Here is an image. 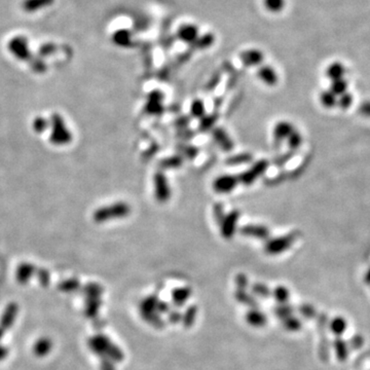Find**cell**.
<instances>
[{
  "mask_svg": "<svg viewBox=\"0 0 370 370\" xmlns=\"http://www.w3.org/2000/svg\"><path fill=\"white\" fill-rule=\"evenodd\" d=\"M83 292H84L86 298H99L103 292V289L100 285L90 283V284H87L86 286H84Z\"/></svg>",
  "mask_w": 370,
  "mask_h": 370,
  "instance_id": "cell-24",
  "label": "cell"
},
{
  "mask_svg": "<svg viewBox=\"0 0 370 370\" xmlns=\"http://www.w3.org/2000/svg\"><path fill=\"white\" fill-rule=\"evenodd\" d=\"M292 308L286 303V304H279V306L275 308V314L278 317H281L282 319H285L289 316H291Z\"/></svg>",
  "mask_w": 370,
  "mask_h": 370,
  "instance_id": "cell-32",
  "label": "cell"
},
{
  "mask_svg": "<svg viewBox=\"0 0 370 370\" xmlns=\"http://www.w3.org/2000/svg\"><path fill=\"white\" fill-rule=\"evenodd\" d=\"M295 239L294 234H288L283 235L280 237L270 238L267 240L264 247V251L269 255H276L279 253H282L290 248V246L293 244Z\"/></svg>",
  "mask_w": 370,
  "mask_h": 370,
  "instance_id": "cell-3",
  "label": "cell"
},
{
  "mask_svg": "<svg viewBox=\"0 0 370 370\" xmlns=\"http://www.w3.org/2000/svg\"><path fill=\"white\" fill-rule=\"evenodd\" d=\"M191 114L194 117H203L205 116V106L203 103L200 100H195L192 104H191V108H190Z\"/></svg>",
  "mask_w": 370,
  "mask_h": 370,
  "instance_id": "cell-30",
  "label": "cell"
},
{
  "mask_svg": "<svg viewBox=\"0 0 370 370\" xmlns=\"http://www.w3.org/2000/svg\"><path fill=\"white\" fill-rule=\"evenodd\" d=\"M169 319H170L171 322L177 323V322H179V321L182 320V316H181L178 311H174V312H171V313H170Z\"/></svg>",
  "mask_w": 370,
  "mask_h": 370,
  "instance_id": "cell-42",
  "label": "cell"
},
{
  "mask_svg": "<svg viewBox=\"0 0 370 370\" xmlns=\"http://www.w3.org/2000/svg\"><path fill=\"white\" fill-rule=\"evenodd\" d=\"M213 137L215 138L216 142L225 150V151H229L232 149L233 144L231 139L228 137V135L225 133L224 130L222 128H216L213 133Z\"/></svg>",
  "mask_w": 370,
  "mask_h": 370,
  "instance_id": "cell-16",
  "label": "cell"
},
{
  "mask_svg": "<svg viewBox=\"0 0 370 370\" xmlns=\"http://www.w3.org/2000/svg\"><path fill=\"white\" fill-rule=\"evenodd\" d=\"M334 348H335L336 356L340 361H343V360H345L347 358V356H348V345L344 340H342L340 338H337V340L334 343Z\"/></svg>",
  "mask_w": 370,
  "mask_h": 370,
  "instance_id": "cell-23",
  "label": "cell"
},
{
  "mask_svg": "<svg viewBox=\"0 0 370 370\" xmlns=\"http://www.w3.org/2000/svg\"><path fill=\"white\" fill-rule=\"evenodd\" d=\"M101 370H114L112 362H110V360L107 358H103L101 363Z\"/></svg>",
  "mask_w": 370,
  "mask_h": 370,
  "instance_id": "cell-39",
  "label": "cell"
},
{
  "mask_svg": "<svg viewBox=\"0 0 370 370\" xmlns=\"http://www.w3.org/2000/svg\"><path fill=\"white\" fill-rule=\"evenodd\" d=\"M35 271L34 265L30 263H23L17 267L16 270V280L20 284H26L30 280V278L33 275Z\"/></svg>",
  "mask_w": 370,
  "mask_h": 370,
  "instance_id": "cell-15",
  "label": "cell"
},
{
  "mask_svg": "<svg viewBox=\"0 0 370 370\" xmlns=\"http://www.w3.org/2000/svg\"><path fill=\"white\" fill-rule=\"evenodd\" d=\"M162 97L158 92H153L149 97V102L146 106V109L150 113H159L162 110L161 107V99Z\"/></svg>",
  "mask_w": 370,
  "mask_h": 370,
  "instance_id": "cell-19",
  "label": "cell"
},
{
  "mask_svg": "<svg viewBox=\"0 0 370 370\" xmlns=\"http://www.w3.org/2000/svg\"><path fill=\"white\" fill-rule=\"evenodd\" d=\"M301 141H302L301 136H300V134H299L298 132H296V131H293V132L291 133V135L288 137V144H289V146H290L291 149H296V148H298L299 145L301 144Z\"/></svg>",
  "mask_w": 370,
  "mask_h": 370,
  "instance_id": "cell-31",
  "label": "cell"
},
{
  "mask_svg": "<svg viewBox=\"0 0 370 370\" xmlns=\"http://www.w3.org/2000/svg\"><path fill=\"white\" fill-rule=\"evenodd\" d=\"M130 212H131V208L126 202L118 201L108 207H103L98 209L94 213V220L98 223H102L106 220L126 217L130 214Z\"/></svg>",
  "mask_w": 370,
  "mask_h": 370,
  "instance_id": "cell-2",
  "label": "cell"
},
{
  "mask_svg": "<svg viewBox=\"0 0 370 370\" xmlns=\"http://www.w3.org/2000/svg\"><path fill=\"white\" fill-rule=\"evenodd\" d=\"M38 279H39V282L42 286H47L48 283H49V273L47 270L45 269H40L38 270Z\"/></svg>",
  "mask_w": 370,
  "mask_h": 370,
  "instance_id": "cell-36",
  "label": "cell"
},
{
  "mask_svg": "<svg viewBox=\"0 0 370 370\" xmlns=\"http://www.w3.org/2000/svg\"><path fill=\"white\" fill-rule=\"evenodd\" d=\"M346 88H347V82L346 80H344L343 78L340 79H336L333 80L330 86V90L336 96V95H342L344 92H346Z\"/></svg>",
  "mask_w": 370,
  "mask_h": 370,
  "instance_id": "cell-26",
  "label": "cell"
},
{
  "mask_svg": "<svg viewBox=\"0 0 370 370\" xmlns=\"http://www.w3.org/2000/svg\"><path fill=\"white\" fill-rule=\"evenodd\" d=\"M52 340L50 339V338H48V337H41V338H39L36 342H35V344H34V346H33V353L35 354V356H37V357H40V358H42V357H45V356H47L49 353H50V350L52 349Z\"/></svg>",
  "mask_w": 370,
  "mask_h": 370,
  "instance_id": "cell-12",
  "label": "cell"
},
{
  "mask_svg": "<svg viewBox=\"0 0 370 370\" xmlns=\"http://www.w3.org/2000/svg\"><path fill=\"white\" fill-rule=\"evenodd\" d=\"M196 316V310L194 307H190L187 309V311L185 312V314L183 316V323L186 325V326H190L193 321H194V318Z\"/></svg>",
  "mask_w": 370,
  "mask_h": 370,
  "instance_id": "cell-34",
  "label": "cell"
},
{
  "mask_svg": "<svg viewBox=\"0 0 370 370\" xmlns=\"http://www.w3.org/2000/svg\"><path fill=\"white\" fill-rule=\"evenodd\" d=\"M100 304H101V301L99 298H86L85 308H84L85 314L89 318L95 317L100 307Z\"/></svg>",
  "mask_w": 370,
  "mask_h": 370,
  "instance_id": "cell-22",
  "label": "cell"
},
{
  "mask_svg": "<svg viewBox=\"0 0 370 370\" xmlns=\"http://www.w3.org/2000/svg\"><path fill=\"white\" fill-rule=\"evenodd\" d=\"M293 131V125L290 122L280 121L273 128V137L275 141H283L285 139H288V137Z\"/></svg>",
  "mask_w": 370,
  "mask_h": 370,
  "instance_id": "cell-13",
  "label": "cell"
},
{
  "mask_svg": "<svg viewBox=\"0 0 370 370\" xmlns=\"http://www.w3.org/2000/svg\"><path fill=\"white\" fill-rule=\"evenodd\" d=\"M54 127L51 140L57 144L68 143L71 140V135L65 127L63 120L59 116H54Z\"/></svg>",
  "mask_w": 370,
  "mask_h": 370,
  "instance_id": "cell-8",
  "label": "cell"
},
{
  "mask_svg": "<svg viewBox=\"0 0 370 370\" xmlns=\"http://www.w3.org/2000/svg\"><path fill=\"white\" fill-rule=\"evenodd\" d=\"M8 355V348L2 344H0V361L5 359Z\"/></svg>",
  "mask_w": 370,
  "mask_h": 370,
  "instance_id": "cell-44",
  "label": "cell"
},
{
  "mask_svg": "<svg viewBox=\"0 0 370 370\" xmlns=\"http://www.w3.org/2000/svg\"><path fill=\"white\" fill-rule=\"evenodd\" d=\"M4 332H5V330H4L2 327H0V340L2 339V337H3V335H4Z\"/></svg>",
  "mask_w": 370,
  "mask_h": 370,
  "instance_id": "cell-46",
  "label": "cell"
},
{
  "mask_svg": "<svg viewBox=\"0 0 370 370\" xmlns=\"http://www.w3.org/2000/svg\"><path fill=\"white\" fill-rule=\"evenodd\" d=\"M252 291L255 295L259 296V297H268L270 294H271V291L267 288V286L263 285V284H260V283H257V284H254L252 286Z\"/></svg>",
  "mask_w": 370,
  "mask_h": 370,
  "instance_id": "cell-29",
  "label": "cell"
},
{
  "mask_svg": "<svg viewBox=\"0 0 370 370\" xmlns=\"http://www.w3.org/2000/svg\"><path fill=\"white\" fill-rule=\"evenodd\" d=\"M271 294L279 304H286L290 298V291L285 286H276L271 291Z\"/></svg>",
  "mask_w": 370,
  "mask_h": 370,
  "instance_id": "cell-18",
  "label": "cell"
},
{
  "mask_svg": "<svg viewBox=\"0 0 370 370\" xmlns=\"http://www.w3.org/2000/svg\"><path fill=\"white\" fill-rule=\"evenodd\" d=\"M258 75L261 78V80L264 81L268 85H274L278 81L275 72L269 67H263L262 69H260V71L258 72Z\"/></svg>",
  "mask_w": 370,
  "mask_h": 370,
  "instance_id": "cell-21",
  "label": "cell"
},
{
  "mask_svg": "<svg viewBox=\"0 0 370 370\" xmlns=\"http://www.w3.org/2000/svg\"><path fill=\"white\" fill-rule=\"evenodd\" d=\"M79 287V282L77 279H69L60 283L59 289L63 292H72L77 290Z\"/></svg>",
  "mask_w": 370,
  "mask_h": 370,
  "instance_id": "cell-27",
  "label": "cell"
},
{
  "mask_svg": "<svg viewBox=\"0 0 370 370\" xmlns=\"http://www.w3.org/2000/svg\"><path fill=\"white\" fill-rule=\"evenodd\" d=\"M191 291L187 287L177 288L172 291V301L176 306H182L190 297Z\"/></svg>",
  "mask_w": 370,
  "mask_h": 370,
  "instance_id": "cell-14",
  "label": "cell"
},
{
  "mask_svg": "<svg viewBox=\"0 0 370 370\" xmlns=\"http://www.w3.org/2000/svg\"><path fill=\"white\" fill-rule=\"evenodd\" d=\"M250 160H251V155L240 154V155H235V156L229 158L227 162H229L231 164H237V163H243V162H247Z\"/></svg>",
  "mask_w": 370,
  "mask_h": 370,
  "instance_id": "cell-35",
  "label": "cell"
},
{
  "mask_svg": "<svg viewBox=\"0 0 370 370\" xmlns=\"http://www.w3.org/2000/svg\"><path fill=\"white\" fill-rule=\"evenodd\" d=\"M364 279H365V282H366L367 284H370V268L366 271Z\"/></svg>",
  "mask_w": 370,
  "mask_h": 370,
  "instance_id": "cell-45",
  "label": "cell"
},
{
  "mask_svg": "<svg viewBox=\"0 0 370 370\" xmlns=\"http://www.w3.org/2000/svg\"><path fill=\"white\" fill-rule=\"evenodd\" d=\"M360 111L363 114H365L367 116H370V102H366V103L362 104L361 107H360Z\"/></svg>",
  "mask_w": 370,
  "mask_h": 370,
  "instance_id": "cell-41",
  "label": "cell"
},
{
  "mask_svg": "<svg viewBox=\"0 0 370 370\" xmlns=\"http://www.w3.org/2000/svg\"><path fill=\"white\" fill-rule=\"evenodd\" d=\"M268 161L265 159L257 161L254 165H252L249 170L245 171L243 174H240L238 178V182L245 184V185H251L258 179L267 169Z\"/></svg>",
  "mask_w": 370,
  "mask_h": 370,
  "instance_id": "cell-4",
  "label": "cell"
},
{
  "mask_svg": "<svg viewBox=\"0 0 370 370\" xmlns=\"http://www.w3.org/2000/svg\"><path fill=\"white\" fill-rule=\"evenodd\" d=\"M346 328H347V322L342 317H335L330 322V329L336 336L342 335L346 331Z\"/></svg>",
  "mask_w": 370,
  "mask_h": 370,
  "instance_id": "cell-17",
  "label": "cell"
},
{
  "mask_svg": "<svg viewBox=\"0 0 370 370\" xmlns=\"http://www.w3.org/2000/svg\"><path fill=\"white\" fill-rule=\"evenodd\" d=\"M88 347L98 356L103 358H109L113 361H119L122 359V354L118 347L111 343L108 337L103 334L91 336L87 341Z\"/></svg>",
  "mask_w": 370,
  "mask_h": 370,
  "instance_id": "cell-1",
  "label": "cell"
},
{
  "mask_svg": "<svg viewBox=\"0 0 370 370\" xmlns=\"http://www.w3.org/2000/svg\"><path fill=\"white\" fill-rule=\"evenodd\" d=\"M266 5L271 10H280L284 5V0H266Z\"/></svg>",
  "mask_w": 370,
  "mask_h": 370,
  "instance_id": "cell-37",
  "label": "cell"
},
{
  "mask_svg": "<svg viewBox=\"0 0 370 370\" xmlns=\"http://www.w3.org/2000/svg\"><path fill=\"white\" fill-rule=\"evenodd\" d=\"M320 101L326 108H332L337 103L335 95L330 89L329 90H324L323 92H321Z\"/></svg>",
  "mask_w": 370,
  "mask_h": 370,
  "instance_id": "cell-25",
  "label": "cell"
},
{
  "mask_svg": "<svg viewBox=\"0 0 370 370\" xmlns=\"http://www.w3.org/2000/svg\"><path fill=\"white\" fill-rule=\"evenodd\" d=\"M343 74H344V68H343L342 64L337 63V62L331 64L326 70L327 77L330 78L332 81L342 78Z\"/></svg>",
  "mask_w": 370,
  "mask_h": 370,
  "instance_id": "cell-20",
  "label": "cell"
},
{
  "mask_svg": "<svg viewBox=\"0 0 370 370\" xmlns=\"http://www.w3.org/2000/svg\"><path fill=\"white\" fill-rule=\"evenodd\" d=\"M213 118L212 117H210V116H203V118H202V120H201V126H202V128H208V127H210L211 125H212V123H213Z\"/></svg>",
  "mask_w": 370,
  "mask_h": 370,
  "instance_id": "cell-40",
  "label": "cell"
},
{
  "mask_svg": "<svg viewBox=\"0 0 370 370\" xmlns=\"http://www.w3.org/2000/svg\"><path fill=\"white\" fill-rule=\"evenodd\" d=\"M17 312H18V305L16 303L11 302L7 304L0 318V327H2L4 330L9 329L13 325Z\"/></svg>",
  "mask_w": 370,
  "mask_h": 370,
  "instance_id": "cell-9",
  "label": "cell"
},
{
  "mask_svg": "<svg viewBox=\"0 0 370 370\" xmlns=\"http://www.w3.org/2000/svg\"><path fill=\"white\" fill-rule=\"evenodd\" d=\"M46 122H45V120L43 119V118H39V119H37L36 121H35V128L36 130H38V131H43L44 128H45V124Z\"/></svg>",
  "mask_w": 370,
  "mask_h": 370,
  "instance_id": "cell-43",
  "label": "cell"
},
{
  "mask_svg": "<svg viewBox=\"0 0 370 370\" xmlns=\"http://www.w3.org/2000/svg\"><path fill=\"white\" fill-rule=\"evenodd\" d=\"M238 183V178L232 175H221L213 182V190L218 193H228L232 191Z\"/></svg>",
  "mask_w": 370,
  "mask_h": 370,
  "instance_id": "cell-7",
  "label": "cell"
},
{
  "mask_svg": "<svg viewBox=\"0 0 370 370\" xmlns=\"http://www.w3.org/2000/svg\"><path fill=\"white\" fill-rule=\"evenodd\" d=\"M245 320L246 323H248L250 326L255 327V328H260L266 325L267 323V317L266 314L261 311L258 308H250L246 314H245Z\"/></svg>",
  "mask_w": 370,
  "mask_h": 370,
  "instance_id": "cell-10",
  "label": "cell"
},
{
  "mask_svg": "<svg viewBox=\"0 0 370 370\" xmlns=\"http://www.w3.org/2000/svg\"><path fill=\"white\" fill-rule=\"evenodd\" d=\"M351 102H353V98H351L350 94L344 92V94L340 95V98L338 99L337 103L342 109H346V108H348L350 106Z\"/></svg>",
  "mask_w": 370,
  "mask_h": 370,
  "instance_id": "cell-33",
  "label": "cell"
},
{
  "mask_svg": "<svg viewBox=\"0 0 370 370\" xmlns=\"http://www.w3.org/2000/svg\"><path fill=\"white\" fill-rule=\"evenodd\" d=\"M238 217H239V213L237 211H232L221 219V221L219 222L220 232L224 238L229 239L232 237V235L235 232L236 222L238 220Z\"/></svg>",
  "mask_w": 370,
  "mask_h": 370,
  "instance_id": "cell-6",
  "label": "cell"
},
{
  "mask_svg": "<svg viewBox=\"0 0 370 370\" xmlns=\"http://www.w3.org/2000/svg\"><path fill=\"white\" fill-rule=\"evenodd\" d=\"M283 325H284L285 329H287L289 331H297L301 327V322L297 318L289 316V317L283 319Z\"/></svg>",
  "mask_w": 370,
  "mask_h": 370,
  "instance_id": "cell-28",
  "label": "cell"
},
{
  "mask_svg": "<svg viewBox=\"0 0 370 370\" xmlns=\"http://www.w3.org/2000/svg\"><path fill=\"white\" fill-rule=\"evenodd\" d=\"M240 233L244 235L256 237L259 239H265L269 235V230L267 227L262 225H245L240 228Z\"/></svg>",
  "mask_w": 370,
  "mask_h": 370,
  "instance_id": "cell-11",
  "label": "cell"
},
{
  "mask_svg": "<svg viewBox=\"0 0 370 370\" xmlns=\"http://www.w3.org/2000/svg\"><path fill=\"white\" fill-rule=\"evenodd\" d=\"M153 184H154L155 198L160 202H164L169 200L171 196V190L165 176L160 172L156 173L153 178Z\"/></svg>",
  "mask_w": 370,
  "mask_h": 370,
  "instance_id": "cell-5",
  "label": "cell"
},
{
  "mask_svg": "<svg viewBox=\"0 0 370 370\" xmlns=\"http://www.w3.org/2000/svg\"><path fill=\"white\" fill-rule=\"evenodd\" d=\"M182 162L181 158L178 157V156H174V157H170L165 160H163V165L164 166H169V168H172V166H178L180 165V163Z\"/></svg>",
  "mask_w": 370,
  "mask_h": 370,
  "instance_id": "cell-38",
  "label": "cell"
}]
</instances>
